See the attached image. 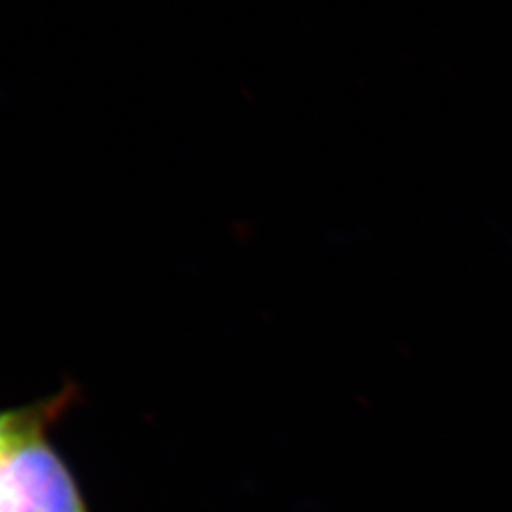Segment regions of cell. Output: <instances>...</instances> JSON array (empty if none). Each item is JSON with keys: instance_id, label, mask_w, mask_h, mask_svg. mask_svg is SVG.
I'll list each match as a JSON object with an SVG mask.
<instances>
[{"instance_id": "cell-1", "label": "cell", "mask_w": 512, "mask_h": 512, "mask_svg": "<svg viewBox=\"0 0 512 512\" xmlns=\"http://www.w3.org/2000/svg\"><path fill=\"white\" fill-rule=\"evenodd\" d=\"M48 433L33 431L0 448V512H90Z\"/></svg>"}, {"instance_id": "cell-2", "label": "cell", "mask_w": 512, "mask_h": 512, "mask_svg": "<svg viewBox=\"0 0 512 512\" xmlns=\"http://www.w3.org/2000/svg\"><path fill=\"white\" fill-rule=\"evenodd\" d=\"M76 399L78 387L67 384L50 397L33 403L0 408V448L33 431L52 429V425L73 406Z\"/></svg>"}]
</instances>
